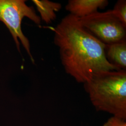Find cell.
<instances>
[{"label": "cell", "mask_w": 126, "mask_h": 126, "mask_svg": "<svg viewBox=\"0 0 126 126\" xmlns=\"http://www.w3.org/2000/svg\"><path fill=\"white\" fill-rule=\"evenodd\" d=\"M52 31L64 69L78 83L85 84L100 72L121 70L107 59L106 45L86 29L79 18L68 14Z\"/></svg>", "instance_id": "cell-1"}, {"label": "cell", "mask_w": 126, "mask_h": 126, "mask_svg": "<svg viewBox=\"0 0 126 126\" xmlns=\"http://www.w3.org/2000/svg\"><path fill=\"white\" fill-rule=\"evenodd\" d=\"M90 101L98 111L126 119V71L100 72L84 84Z\"/></svg>", "instance_id": "cell-2"}, {"label": "cell", "mask_w": 126, "mask_h": 126, "mask_svg": "<svg viewBox=\"0 0 126 126\" xmlns=\"http://www.w3.org/2000/svg\"><path fill=\"white\" fill-rule=\"evenodd\" d=\"M24 17L31 20L38 25L40 17L32 7L28 6L24 0H0V21L9 29L18 51L20 52V43L26 51L33 63L31 45L28 38L22 30V22Z\"/></svg>", "instance_id": "cell-3"}, {"label": "cell", "mask_w": 126, "mask_h": 126, "mask_svg": "<svg viewBox=\"0 0 126 126\" xmlns=\"http://www.w3.org/2000/svg\"><path fill=\"white\" fill-rule=\"evenodd\" d=\"M79 20L86 29L105 45L126 40V26L112 10L97 11Z\"/></svg>", "instance_id": "cell-4"}, {"label": "cell", "mask_w": 126, "mask_h": 126, "mask_svg": "<svg viewBox=\"0 0 126 126\" xmlns=\"http://www.w3.org/2000/svg\"><path fill=\"white\" fill-rule=\"evenodd\" d=\"M108 3L107 0H69L65 9L69 14L81 18L104 9Z\"/></svg>", "instance_id": "cell-5"}, {"label": "cell", "mask_w": 126, "mask_h": 126, "mask_svg": "<svg viewBox=\"0 0 126 126\" xmlns=\"http://www.w3.org/2000/svg\"><path fill=\"white\" fill-rule=\"evenodd\" d=\"M105 54L110 63L121 70H126V40L106 45Z\"/></svg>", "instance_id": "cell-6"}, {"label": "cell", "mask_w": 126, "mask_h": 126, "mask_svg": "<svg viewBox=\"0 0 126 126\" xmlns=\"http://www.w3.org/2000/svg\"><path fill=\"white\" fill-rule=\"evenodd\" d=\"M32 2L40 15L41 21L47 24L51 23L56 19V12L62 8V5L60 3L48 0H33Z\"/></svg>", "instance_id": "cell-7"}, {"label": "cell", "mask_w": 126, "mask_h": 126, "mask_svg": "<svg viewBox=\"0 0 126 126\" xmlns=\"http://www.w3.org/2000/svg\"><path fill=\"white\" fill-rule=\"evenodd\" d=\"M112 11L113 14L126 26V1L119 0L114 5Z\"/></svg>", "instance_id": "cell-8"}, {"label": "cell", "mask_w": 126, "mask_h": 126, "mask_svg": "<svg viewBox=\"0 0 126 126\" xmlns=\"http://www.w3.org/2000/svg\"><path fill=\"white\" fill-rule=\"evenodd\" d=\"M126 120L113 116L104 124L103 126H126Z\"/></svg>", "instance_id": "cell-9"}]
</instances>
